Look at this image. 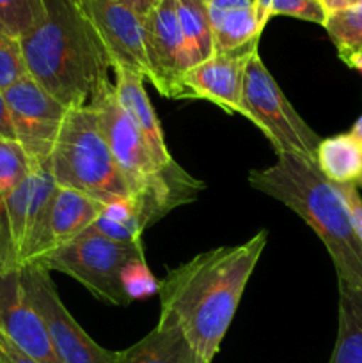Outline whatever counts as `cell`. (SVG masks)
<instances>
[{"instance_id": "cell-1", "label": "cell", "mask_w": 362, "mask_h": 363, "mask_svg": "<svg viewBox=\"0 0 362 363\" xmlns=\"http://www.w3.org/2000/svg\"><path fill=\"white\" fill-rule=\"evenodd\" d=\"M266 241L259 230L243 245L202 252L160 282V321L181 328L204 363L219 353Z\"/></svg>"}, {"instance_id": "cell-2", "label": "cell", "mask_w": 362, "mask_h": 363, "mask_svg": "<svg viewBox=\"0 0 362 363\" xmlns=\"http://www.w3.org/2000/svg\"><path fill=\"white\" fill-rule=\"evenodd\" d=\"M45 6V20L20 39L28 77L67 110L94 108L114 91L112 62L77 0Z\"/></svg>"}, {"instance_id": "cell-3", "label": "cell", "mask_w": 362, "mask_h": 363, "mask_svg": "<svg viewBox=\"0 0 362 363\" xmlns=\"http://www.w3.org/2000/svg\"><path fill=\"white\" fill-rule=\"evenodd\" d=\"M248 183L297 213L318 234L334 262L337 282L362 287V243L336 184L319 172L314 162L279 155L268 169L252 170Z\"/></svg>"}, {"instance_id": "cell-4", "label": "cell", "mask_w": 362, "mask_h": 363, "mask_svg": "<svg viewBox=\"0 0 362 363\" xmlns=\"http://www.w3.org/2000/svg\"><path fill=\"white\" fill-rule=\"evenodd\" d=\"M50 172L57 186L80 191L105 206L137 194L110 152L92 108L67 112L50 155Z\"/></svg>"}, {"instance_id": "cell-5", "label": "cell", "mask_w": 362, "mask_h": 363, "mask_svg": "<svg viewBox=\"0 0 362 363\" xmlns=\"http://www.w3.org/2000/svg\"><path fill=\"white\" fill-rule=\"evenodd\" d=\"M265 133L279 155H295L316 163L322 137L298 116L272 73L256 52L245 69L243 113Z\"/></svg>"}, {"instance_id": "cell-6", "label": "cell", "mask_w": 362, "mask_h": 363, "mask_svg": "<svg viewBox=\"0 0 362 363\" xmlns=\"http://www.w3.org/2000/svg\"><path fill=\"white\" fill-rule=\"evenodd\" d=\"M141 255H144L141 241L124 243L102 236H80L34 266L64 273L80 282L98 300L124 307L131 301L121 286V272L130 259Z\"/></svg>"}, {"instance_id": "cell-7", "label": "cell", "mask_w": 362, "mask_h": 363, "mask_svg": "<svg viewBox=\"0 0 362 363\" xmlns=\"http://www.w3.org/2000/svg\"><path fill=\"white\" fill-rule=\"evenodd\" d=\"M28 301L45 323L53 351L62 363H114L116 351L96 344L75 321L57 293L48 269L25 266L20 269Z\"/></svg>"}, {"instance_id": "cell-8", "label": "cell", "mask_w": 362, "mask_h": 363, "mask_svg": "<svg viewBox=\"0 0 362 363\" xmlns=\"http://www.w3.org/2000/svg\"><path fill=\"white\" fill-rule=\"evenodd\" d=\"M14 135L32 160L41 163L50 160L52 149L70 110L50 96L31 77L21 78L4 91Z\"/></svg>"}, {"instance_id": "cell-9", "label": "cell", "mask_w": 362, "mask_h": 363, "mask_svg": "<svg viewBox=\"0 0 362 363\" xmlns=\"http://www.w3.org/2000/svg\"><path fill=\"white\" fill-rule=\"evenodd\" d=\"M144 45L149 78L156 91L170 99L188 98L183 77L190 67L176 0H160L144 18Z\"/></svg>"}, {"instance_id": "cell-10", "label": "cell", "mask_w": 362, "mask_h": 363, "mask_svg": "<svg viewBox=\"0 0 362 363\" xmlns=\"http://www.w3.org/2000/svg\"><path fill=\"white\" fill-rule=\"evenodd\" d=\"M91 21L112 67L149 78L144 45V18L116 0H77Z\"/></svg>"}, {"instance_id": "cell-11", "label": "cell", "mask_w": 362, "mask_h": 363, "mask_svg": "<svg viewBox=\"0 0 362 363\" xmlns=\"http://www.w3.org/2000/svg\"><path fill=\"white\" fill-rule=\"evenodd\" d=\"M92 110L98 116L110 152L135 190H144L156 181L185 174L181 167L174 170H162L156 165L144 137L117 101L116 91L106 94Z\"/></svg>"}, {"instance_id": "cell-12", "label": "cell", "mask_w": 362, "mask_h": 363, "mask_svg": "<svg viewBox=\"0 0 362 363\" xmlns=\"http://www.w3.org/2000/svg\"><path fill=\"white\" fill-rule=\"evenodd\" d=\"M105 204L70 188L57 186L48 209L32 238L23 264H38L43 257L78 240L102 216Z\"/></svg>"}, {"instance_id": "cell-13", "label": "cell", "mask_w": 362, "mask_h": 363, "mask_svg": "<svg viewBox=\"0 0 362 363\" xmlns=\"http://www.w3.org/2000/svg\"><path fill=\"white\" fill-rule=\"evenodd\" d=\"M258 52V43L226 53H215L188 67L183 77L188 98L206 99L227 113H243L245 69Z\"/></svg>"}, {"instance_id": "cell-14", "label": "cell", "mask_w": 362, "mask_h": 363, "mask_svg": "<svg viewBox=\"0 0 362 363\" xmlns=\"http://www.w3.org/2000/svg\"><path fill=\"white\" fill-rule=\"evenodd\" d=\"M0 333L39 363H62L53 351L45 323L28 301L20 269L0 268Z\"/></svg>"}, {"instance_id": "cell-15", "label": "cell", "mask_w": 362, "mask_h": 363, "mask_svg": "<svg viewBox=\"0 0 362 363\" xmlns=\"http://www.w3.org/2000/svg\"><path fill=\"white\" fill-rule=\"evenodd\" d=\"M112 69L114 91H116L117 101L144 137L155 163L162 170L177 169L180 165L174 162L169 149H167L158 116H156L155 108L149 101L148 92L144 89V78L141 74L121 69V67H112Z\"/></svg>"}, {"instance_id": "cell-16", "label": "cell", "mask_w": 362, "mask_h": 363, "mask_svg": "<svg viewBox=\"0 0 362 363\" xmlns=\"http://www.w3.org/2000/svg\"><path fill=\"white\" fill-rule=\"evenodd\" d=\"M212 20L215 53L233 52L259 41L256 0H204Z\"/></svg>"}, {"instance_id": "cell-17", "label": "cell", "mask_w": 362, "mask_h": 363, "mask_svg": "<svg viewBox=\"0 0 362 363\" xmlns=\"http://www.w3.org/2000/svg\"><path fill=\"white\" fill-rule=\"evenodd\" d=\"M114 363H204L176 325L158 321L144 339L124 351H116Z\"/></svg>"}, {"instance_id": "cell-18", "label": "cell", "mask_w": 362, "mask_h": 363, "mask_svg": "<svg viewBox=\"0 0 362 363\" xmlns=\"http://www.w3.org/2000/svg\"><path fill=\"white\" fill-rule=\"evenodd\" d=\"M316 167L334 184H355L362 179V144L348 133L322 138Z\"/></svg>"}, {"instance_id": "cell-19", "label": "cell", "mask_w": 362, "mask_h": 363, "mask_svg": "<svg viewBox=\"0 0 362 363\" xmlns=\"http://www.w3.org/2000/svg\"><path fill=\"white\" fill-rule=\"evenodd\" d=\"M339 323L329 363H362V287L337 282Z\"/></svg>"}, {"instance_id": "cell-20", "label": "cell", "mask_w": 362, "mask_h": 363, "mask_svg": "<svg viewBox=\"0 0 362 363\" xmlns=\"http://www.w3.org/2000/svg\"><path fill=\"white\" fill-rule=\"evenodd\" d=\"M176 13L190 67L215 55L212 20L204 0H176Z\"/></svg>"}, {"instance_id": "cell-21", "label": "cell", "mask_w": 362, "mask_h": 363, "mask_svg": "<svg viewBox=\"0 0 362 363\" xmlns=\"http://www.w3.org/2000/svg\"><path fill=\"white\" fill-rule=\"evenodd\" d=\"M323 27L336 46L339 59L353 69L358 60H362V9L330 11Z\"/></svg>"}, {"instance_id": "cell-22", "label": "cell", "mask_w": 362, "mask_h": 363, "mask_svg": "<svg viewBox=\"0 0 362 363\" xmlns=\"http://www.w3.org/2000/svg\"><path fill=\"white\" fill-rule=\"evenodd\" d=\"M46 16L45 0H0V32L21 39Z\"/></svg>"}, {"instance_id": "cell-23", "label": "cell", "mask_w": 362, "mask_h": 363, "mask_svg": "<svg viewBox=\"0 0 362 363\" xmlns=\"http://www.w3.org/2000/svg\"><path fill=\"white\" fill-rule=\"evenodd\" d=\"M32 165L34 163L20 142L0 138V201L31 174Z\"/></svg>"}, {"instance_id": "cell-24", "label": "cell", "mask_w": 362, "mask_h": 363, "mask_svg": "<svg viewBox=\"0 0 362 363\" xmlns=\"http://www.w3.org/2000/svg\"><path fill=\"white\" fill-rule=\"evenodd\" d=\"M121 286H123L124 294L130 301L144 300V298L158 293L160 289V282L149 272L144 255L130 259L124 264L123 272H121Z\"/></svg>"}, {"instance_id": "cell-25", "label": "cell", "mask_w": 362, "mask_h": 363, "mask_svg": "<svg viewBox=\"0 0 362 363\" xmlns=\"http://www.w3.org/2000/svg\"><path fill=\"white\" fill-rule=\"evenodd\" d=\"M25 77H28V71L20 39L9 38L0 32V89L6 91Z\"/></svg>"}, {"instance_id": "cell-26", "label": "cell", "mask_w": 362, "mask_h": 363, "mask_svg": "<svg viewBox=\"0 0 362 363\" xmlns=\"http://www.w3.org/2000/svg\"><path fill=\"white\" fill-rule=\"evenodd\" d=\"M272 16H291L298 20L311 21V23L325 25L329 11L322 0H272L270 18Z\"/></svg>"}, {"instance_id": "cell-27", "label": "cell", "mask_w": 362, "mask_h": 363, "mask_svg": "<svg viewBox=\"0 0 362 363\" xmlns=\"http://www.w3.org/2000/svg\"><path fill=\"white\" fill-rule=\"evenodd\" d=\"M336 188L341 197H343L348 215H350L351 225H353L358 241L362 243V197L358 194V188L355 184H336Z\"/></svg>"}, {"instance_id": "cell-28", "label": "cell", "mask_w": 362, "mask_h": 363, "mask_svg": "<svg viewBox=\"0 0 362 363\" xmlns=\"http://www.w3.org/2000/svg\"><path fill=\"white\" fill-rule=\"evenodd\" d=\"M0 362L2 363H39L28 354H25L20 347L14 346L4 333H0Z\"/></svg>"}, {"instance_id": "cell-29", "label": "cell", "mask_w": 362, "mask_h": 363, "mask_svg": "<svg viewBox=\"0 0 362 363\" xmlns=\"http://www.w3.org/2000/svg\"><path fill=\"white\" fill-rule=\"evenodd\" d=\"M0 138H11V140H16L13 123H11L9 108H7V103H6V98H4L2 89H0Z\"/></svg>"}, {"instance_id": "cell-30", "label": "cell", "mask_w": 362, "mask_h": 363, "mask_svg": "<svg viewBox=\"0 0 362 363\" xmlns=\"http://www.w3.org/2000/svg\"><path fill=\"white\" fill-rule=\"evenodd\" d=\"M116 2L124 4V6H128L130 9H133L138 16L146 18L160 0H116Z\"/></svg>"}, {"instance_id": "cell-31", "label": "cell", "mask_w": 362, "mask_h": 363, "mask_svg": "<svg viewBox=\"0 0 362 363\" xmlns=\"http://www.w3.org/2000/svg\"><path fill=\"white\" fill-rule=\"evenodd\" d=\"M322 4L329 13L339 9H353V7L362 9V0H322Z\"/></svg>"}, {"instance_id": "cell-32", "label": "cell", "mask_w": 362, "mask_h": 363, "mask_svg": "<svg viewBox=\"0 0 362 363\" xmlns=\"http://www.w3.org/2000/svg\"><path fill=\"white\" fill-rule=\"evenodd\" d=\"M270 7H272V0H256V16H258V23L261 30L270 20Z\"/></svg>"}, {"instance_id": "cell-33", "label": "cell", "mask_w": 362, "mask_h": 363, "mask_svg": "<svg viewBox=\"0 0 362 363\" xmlns=\"http://www.w3.org/2000/svg\"><path fill=\"white\" fill-rule=\"evenodd\" d=\"M350 133L353 135V137L357 138V140L361 142V144H362V116L358 117L357 121H355V124H353V126H351Z\"/></svg>"}, {"instance_id": "cell-34", "label": "cell", "mask_w": 362, "mask_h": 363, "mask_svg": "<svg viewBox=\"0 0 362 363\" xmlns=\"http://www.w3.org/2000/svg\"><path fill=\"white\" fill-rule=\"evenodd\" d=\"M353 69L361 71V73H362V60H358V62H357V66H355V67H353Z\"/></svg>"}, {"instance_id": "cell-35", "label": "cell", "mask_w": 362, "mask_h": 363, "mask_svg": "<svg viewBox=\"0 0 362 363\" xmlns=\"http://www.w3.org/2000/svg\"><path fill=\"white\" fill-rule=\"evenodd\" d=\"M357 188H362V179L357 183Z\"/></svg>"}, {"instance_id": "cell-36", "label": "cell", "mask_w": 362, "mask_h": 363, "mask_svg": "<svg viewBox=\"0 0 362 363\" xmlns=\"http://www.w3.org/2000/svg\"><path fill=\"white\" fill-rule=\"evenodd\" d=\"M0 363H2V362H0Z\"/></svg>"}]
</instances>
